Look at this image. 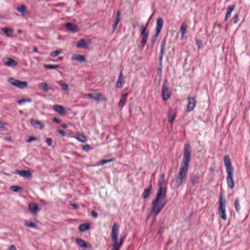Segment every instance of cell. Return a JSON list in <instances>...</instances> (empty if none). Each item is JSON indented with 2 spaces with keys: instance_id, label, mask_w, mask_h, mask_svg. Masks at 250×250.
I'll use <instances>...</instances> for the list:
<instances>
[{
  "instance_id": "cell-1",
  "label": "cell",
  "mask_w": 250,
  "mask_h": 250,
  "mask_svg": "<svg viewBox=\"0 0 250 250\" xmlns=\"http://www.w3.org/2000/svg\"><path fill=\"white\" fill-rule=\"evenodd\" d=\"M165 182V174L162 173L159 180V190L156 197L152 202L150 214L157 216L163 209L166 203L167 189L163 185Z\"/></svg>"
},
{
  "instance_id": "cell-2",
  "label": "cell",
  "mask_w": 250,
  "mask_h": 250,
  "mask_svg": "<svg viewBox=\"0 0 250 250\" xmlns=\"http://www.w3.org/2000/svg\"><path fill=\"white\" fill-rule=\"evenodd\" d=\"M192 148L189 143H186L184 147L183 158L175 179V187H180L183 184L188 172L192 156Z\"/></svg>"
},
{
  "instance_id": "cell-3",
  "label": "cell",
  "mask_w": 250,
  "mask_h": 250,
  "mask_svg": "<svg viewBox=\"0 0 250 250\" xmlns=\"http://www.w3.org/2000/svg\"><path fill=\"white\" fill-rule=\"evenodd\" d=\"M224 162L227 172V182L228 187L233 189L235 186V182L233 179V167L229 155H225L224 157Z\"/></svg>"
},
{
  "instance_id": "cell-4",
  "label": "cell",
  "mask_w": 250,
  "mask_h": 250,
  "mask_svg": "<svg viewBox=\"0 0 250 250\" xmlns=\"http://www.w3.org/2000/svg\"><path fill=\"white\" fill-rule=\"evenodd\" d=\"M218 210L220 217L223 220H226L227 219L226 199L223 191H221L219 196Z\"/></svg>"
},
{
  "instance_id": "cell-5",
  "label": "cell",
  "mask_w": 250,
  "mask_h": 250,
  "mask_svg": "<svg viewBox=\"0 0 250 250\" xmlns=\"http://www.w3.org/2000/svg\"><path fill=\"white\" fill-rule=\"evenodd\" d=\"M166 39L164 38L161 44V48H160V54L159 56V66L157 70V74L158 75L161 77L162 76V62H163V58L165 52V49H166Z\"/></svg>"
},
{
  "instance_id": "cell-6",
  "label": "cell",
  "mask_w": 250,
  "mask_h": 250,
  "mask_svg": "<svg viewBox=\"0 0 250 250\" xmlns=\"http://www.w3.org/2000/svg\"><path fill=\"white\" fill-rule=\"evenodd\" d=\"M119 232V227L118 224H114L112 230V238L114 241V244L111 250H119L120 244L118 242V234Z\"/></svg>"
},
{
  "instance_id": "cell-7",
  "label": "cell",
  "mask_w": 250,
  "mask_h": 250,
  "mask_svg": "<svg viewBox=\"0 0 250 250\" xmlns=\"http://www.w3.org/2000/svg\"><path fill=\"white\" fill-rule=\"evenodd\" d=\"M163 25H164V21H163V19L161 17L158 18V19H157L156 27H155V31H154L155 33H154V36L152 39V41H151L152 45H153L155 43L157 37L159 35V34L160 33V32L162 29Z\"/></svg>"
},
{
  "instance_id": "cell-8",
  "label": "cell",
  "mask_w": 250,
  "mask_h": 250,
  "mask_svg": "<svg viewBox=\"0 0 250 250\" xmlns=\"http://www.w3.org/2000/svg\"><path fill=\"white\" fill-rule=\"evenodd\" d=\"M7 81L12 85L20 89H24L28 87V83L26 81H21L12 77L9 78Z\"/></svg>"
},
{
  "instance_id": "cell-9",
  "label": "cell",
  "mask_w": 250,
  "mask_h": 250,
  "mask_svg": "<svg viewBox=\"0 0 250 250\" xmlns=\"http://www.w3.org/2000/svg\"><path fill=\"white\" fill-rule=\"evenodd\" d=\"M2 62L4 65L9 67H16L18 65V63L17 61L9 57H4L2 60Z\"/></svg>"
},
{
  "instance_id": "cell-10",
  "label": "cell",
  "mask_w": 250,
  "mask_h": 250,
  "mask_svg": "<svg viewBox=\"0 0 250 250\" xmlns=\"http://www.w3.org/2000/svg\"><path fill=\"white\" fill-rule=\"evenodd\" d=\"M188 105L186 109V112L189 113L195 109L196 104V99L194 97H189L188 98Z\"/></svg>"
},
{
  "instance_id": "cell-11",
  "label": "cell",
  "mask_w": 250,
  "mask_h": 250,
  "mask_svg": "<svg viewBox=\"0 0 250 250\" xmlns=\"http://www.w3.org/2000/svg\"><path fill=\"white\" fill-rule=\"evenodd\" d=\"M88 96L90 98L94 99V100H96L97 101H101L105 100V96L100 92H95L91 93L88 94Z\"/></svg>"
},
{
  "instance_id": "cell-12",
  "label": "cell",
  "mask_w": 250,
  "mask_h": 250,
  "mask_svg": "<svg viewBox=\"0 0 250 250\" xmlns=\"http://www.w3.org/2000/svg\"><path fill=\"white\" fill-rule=\"evenodd\" d=\"M171 92L169 88V87L164 84L162 90V99L164 101H167L170 97Z\"/></svg>"
},
{
  "instance_id": "cell-13",
  "label": "cell",
  "mask_w": 250,
  "mask_h": 250,
  "mask_svg": "<svg viewBox=\"0 0 250 250\" xmlns=\"http://www.w3.org/2000/svg\"><path fill=\"white\" fill-rule=\"evenodd\" d=\"M91 43V40L90 39H82L78 41L77 43L76 46L78 48H86Z\"/></svg>"
},
{
  "instance_id": "cell-14",
  "label": "cell",
  "mask_w": 250,
  "mask_h": 250,
  "mask_svg": "<svg viewBox=\"0 0 250 250\" xmlns=\"http://www.w3.org/2000/svg\"><path fill=\"white\" fill-rule=\"evenodd\" d=\"M15 172L17 174H19V175L23 177H25V178H30L31 176H32V173L30 171V170H19V169H17L16 170Z\"/></svg>"
},
{
  "instance_id": "cell-15",
  "label": "cell",
  "mask_w": 250,
  "mask_h": 250,
  "mask_svg": "<svg viewBox=\"0 0 250 250\" xmlns=\"http://www.w3.org/2000/svg\"><path fill=\"white\" fill-rule=\"evenodd\" d=\"M125 81H124V75L123 73V69L120 71L119 77L116 83V87L119 88H121L123 87V86L124 85Z\"/></svg>"
},
{
  "instance_id": "cell-16",
  "label": "cell",
  "mask_w": 250,
  "mask_h": 250,
  "mask_svg": "<svg viewBox=\"0 0 250 250\" xmlns=\"http://www.w3.org/2000/svg\"><path fill=\"white\" fill-rule=\"evenodd\" d=\"M65 26L67 30L70 32H77L79 30V28L77 25L70 22L67 23L65 25Z\"/></svg>"
},
{
  "instance_id": "cell-17",
  "label": "cell",
  "mask_w": 250,
  "mask_h": 250,
  "mask_svg": "<svg viewBox=\"0 0 250 250\" xmlns=\"http://www.w3.org/2000/svg\"><path fill=\"white\" fill-rule=\"evenodd\" d=\"M53 109L59 114L63 115L67 113V110L65 107L60 105H55L53 106Z\"/></svg>"
},
{
  "instance_id": "cell-18",
  "label": "cell",
  "mask_w": 250,
  "mask_h": 250,
  "mask_svg": "<svg viewBox=\"0 0 250 250\" xmlns=\"http://www.w3.org/2000/svg\"><path fill=\"white\" fill-rule=\"evenodd\" d=\"M16 10L18 12L20 13L23 15L27 14L28 12V9L27 6L24 4H19L16 7Z\"/></svg>"
},
{
  "instance_id": "cell-19",
  "label": "cell",
  "mask_w": 250,
  "mask_h": 250,
  "mask_svg": "<svg viewBox=\"0 0 250 250\" xmlns=\"http://www.w3.org/2000/svg\"><path fill=\"white\" fill-rule=\"evenodd\" d=\"M29 209L32 213L36 214L39 211L40 208L36 203L32 202L29 205Z\"/></svg>"
},
{
  "instance_id": "cell-20",
  "label": "cell",
  "mask_w": 250,
  "mask_h": 250,
  "mask_svg": "<svg viewBox=\"0 0 250 250\" xmlns=\"http://www.w3.org/2000/svg\"><path fill=\"white\" fill-rule=\"evenodd\" d=\"M71 59L72 60L78 62H84L86 61V59L84 56L79 54H73L71 57Z\"/></svg>"
},
{
  "instance_id": "cell-21",
  "label": "cell",
  "mask_w": 250,
  "mask_h": 250,
  "mask_svg": "<svg viewBox=\"0 0 250 250\" xmlns=\"http://www.w3.org/2000/svg\"><path fill=\"white\" fill-rule=\"evenodd\" d=\"M175 116H176L175 112L173 111L172 109H170L168 111V113H167V118H168V120L169 123H170V124H172L175 120Z\"/></svg>"
},
{
  "instance_id": "cell-22",
  "label": "cell",
  "mask_w": 250,
  "mask_h": 250,
  "mask_svg": "<svg viewBox=\"0 0 250 250\" xmlns=\"http://www.w3.org/2000/svg\"><path fill=\"white\" fill-rule=\"evenodd\" d=\"M235 5L236 4H233L232 5H231L228 8L227 11V13H226V14L225 15V21H227L229 20V19L231 17V15L233 13V10L234 9V8L235 7Z\"/></svg>"
},
{
  "instance_id": "cell-23",
  "label": "cell",
  "mask_w": 250,
  "mask_h": 250,
  "mask_svg": "<svg viewBox=\"0 0 250 250\" xmlns=\"http://www.w3.org/2000/svg\"><path fill=\"white\" fill-rule=\"evenodd\" d=\"M1 31L7 36H11L14 33V29L11 27H4L1 28Z\"/></svg>"
},
{
  "instance_id": "cell-24",
  "label": "cell",
  "mask_w": 250,
  "mask_h": 250,
  "mask_svg": "<svg viewBox=\"0 0 250 250\" xmlns=\"http://www.w3.org/2000/svg\"><path fill=\"white\" fill-rule=\"evenodd\" d=\"M120 17H121V12L120 11V10H119L117 13V14H116V18L115 19V20L114 21V23H113V24L112 25V29H113V31H114L116 28H117V26H118V24L120 22Z\"/></svg>"
},
{
  "instance_id": "cell-25",
  "label": "cell",
  "mask_w": 250,
  "mask_h": 250,
  "mask_svg": "<svg viewBox=\"0 0 250 250\" xmlns=\"http://www.w3.org/2000/svg\"><path fill=\"white\" fill-rule=\"evenodd\" d=\"M75 138L77 140H78L79 141L83 142V143H84V142H86L87 140V138L82 133H76L75 136Z\"/></svg>"
},
{
  "instance_id": "cell-26",
  "label": "cell",
  "mask_w": 250,
  "mask_h": 250,
  "mask_svg": "<svg viewBox=\"0 0 250 250\" xmlns=\"http://www.w3.org/2000/svg\"><path fill=\"white\" fill-rule=\"evenodd\" d=\"M30 123L33 126H34L36 128H40V129H42L43 128V125L42 124V123L38 120H34V119H31Z\"/></svg>"
},
{
  "instance_id": "cell-27",
  "label": "cell",
  "mask_w": 250,
  "mask_h": 250,
  "mask_svg": "<svg viewBox=\"0 0 250 250\" xmlns=\"http://www.w3.org/2000/svg\"><path fill=\"white\" fill-rule=\"evenodd\" d=\"M76 241L78 244L82 248H88L89 247L88 244H87L83 240L80 238H77L76 239Z\"/></svg>"
},
{
  "instance_id": "cell-28",
  "label": "cell",
  "mask_w": 250,
  "mask_h": 250,
  "mask_svg": "<svg viewBox=\"0 0 250 250\" xmlns=\"http://www.w3.org/2000/svg\"><path fill=\"white\" fill-rule=\"evenodd\" d=\"M128 93H124L121 99H120V100L118 103V106L119 107H122L124 106V105H125V102H126V99H127V97L128 96Z\"/></svg>"
},
{
  "instance_id": "cell-29",
  "label": "cell",
  "mask_w": 250,
  "mask_h": 250,
  "mask_svg": "<svg viewBox=\"0 0 250 250\" xmlns=\"http://www.w3.org/2000/svg\"><path fill=\"white\" fill-rule=\"evenodd\" d=\"M151 189H152V186L151 185H150L149 187H148L147 189H146L145 190H144V193H143V197L144 199H147L150 195V193H151Z\"/></svg>"
},
{
  "instance_id": "cell-30",
  "label": "cell",
  "mask_w": 250,
  "mask_h": 250,
  "mask_svg": "<svg viewBox=\"0 0 250 250\" xmlns=\"http://www.w3.org/2000/svg\"><path fill=\"white\" fill-rule=\"evenodd\" d=\"M187 25L186 23H183L180 27V32L181 34V38H183L185 36V32H186V29H187Z\"/></svg>"
},
{
  "instance_id": "cell-31",
  "label": "cell",
  "mask_w": 250,
  "mask_h": 250,
  "mask_svg": "<svg viewBox=\"0 0 250 250\" xmlns=\"http://www.w3.org/2000/svg\"><path fill=\"white\" fill-rule=\"evenodd\" d=\"M148 36H149V31H147L145 32V33L143 35L141 43V46L142 47H143L145 46V45L146 44V43L147 41L148 38Z\"/></svg>"
},
{
  "instance_id": "cell-32",
  "label": "cell",
  "mask_w": 250,
  "mask_h": 250,
  "mask_svg": "<svg viewBox=\"0 0 250 250\" xmlns=\"http://www.w3.org/2000/svg\"><path fill=\"white\" fill-rule=\"evenodd\" d=\"M90 228L89 224L88 223H85L81 224L79 226V230L81 232H84L88 230Z\"/></svg>"
},
{
  "instance_id": "cell-33",
  "label": "cell",
  "mask_w": 250,
  "mask_h": 250,
  "mask_svg": "<svg viewBox=\"0 0 250 250\" xmlns=\"http://www.w3.org/2000/svg\"><path fill=\"white\" fill-rule=\"evenodd\" d=\"M62 52H63V51L62 50H56L52 51L50 53V55L53 58H55V57H58L60 54H61L62 53Z\"/></svg>"
},
{
  "instance_id": "cell-34",
  "label": "cell",
  "mask_w": 250,
  "mask_h": 250,
  "mask_svg": "<svg viewBox=\"0 0 250 250\" xmlns=\"http://www.w3.org/2000/svg\"><path fill=\"white\" fill-rule=\"evenodd\" d=\"M31 101V100L30 98H23V99H21L19 100L18 101V104L19 105H23V104H24L25 103H28V102H30Z\"/></svg>"
},
{
  "instance_id": "cell-35",
  "label": "cell",
  "mask_w": 250,
  "mask_h": 250,
  "mask_svg": "<svg viewBox=\"0 0 250 250\" xmlns=\"http://www.w3.org/2000/svg\"><path fill=\"white\" fill-rule=\"evenodd\" d=\"M41 87L43 90H44L45 91H49L50 88V86L48 85V84L46 83H42L41 85Z\"/></svg>"
},
{
  "instance_id": "cell-36",
  "label": "cell",
  "mask_w": 250,
  "mask_h": 250,
  "mask_svg": "<svg viewBox=\"0 0 250 250\" xmlns=\"http://www.w3.org/2000/svg\"><path fill=\"white\" fill-rule=\"evenodd\" d=\"M44 66H45V67H46V68L50 69H56V68H59L60 67V66L59 65H51V64H50V65H45Z\"/></svg>"
},
{
  "instance_id": "cell-37",
  "label": "cell",
  "mask_w": 250,
  "mask_h": 250,
  "mask_svg": "<svg viewBox=\"0 0 250 250\" xmlns=\"http://www.w3.org/2000/svg\"><path fill=\"white\" fill-rule=\"evenodd\" d=\"M114 158L109 159H103V160H101L100 161H99L98 162V163H99V165H104V164H107L108 163L114 161Z\"/></svg>"
},
{
  "instance_id": "cell-38",
  "label": "cell",
  "mask_w": 250,
  "mask_h": 250,
  "mask_svg": "<svg viewBox=\"0 0 250 250\" xmlns=\"http://www.w3.org/2000/svg\"><path fill=\"white\" fill-rule=\"evenodd\" d=\"M234 207H235V210L237 211H239L240 210V202H239V199H237L235 200L234 201Z\"/></svg>"
},
{
  "instance_id": "cell-39",
  "label": "cell",
  "mask_w": 250,
  "mask_h": 250,
  "mask_svg": "<svg viewBox=\"0 0 250 250\" xmlns=\"http://www.w3.org/2000/svg\"><path fill=\"white\" fill-rule=\"evenodd\" d=\"M10 189L12 191L15 192H18L23 190V189L21 187L17 186H13L10 188Z\"/></svg>"
},
{
  "instance_id": "cell-40",
  "label": "cell",
  "mask_w": 250,
  "mask_h": 250,
  "mask_svg": "<svg viewBox=\"0 0 250 250\" xmlns=\"http://www.w3.org/2000/svg\"><path fill=\"white\" fill-rule=\"evenodd\" d=\"M58 83L61 85V86L63 88V89L65 90H67L68 89V85L65 82H63L62 81L59 82Z\"/></svg>"
},
{
  "instance_id": "cell-41",
  "label": "cell",
  "mask_w": 250,
  "mask_h": 250,
  "mask_svg": "<svg viewBox=\"0 0 250 250\" xmlns=\"http://www.w3.org/2000/svg\"><path fill=\"white\" fill-rule=\"evenodd\" d=\"M196 44L197 46L198 47V49H200L203 46L202 42L200 39H196Z\"/></svg>"
},
{
  "instance_id": "cell-42",
  "label": "cell",
  "mask_w": 250,
  "mask_h": 250,
  "mask_svg": "<svg viewBox=\"0 0 250 250\" xmlns=\"http://www.w3.org/2000/svg\"><path fill=\"white\" fill-rule=\"evenodd\" d=\"M26 224L27 225V226H28L29 227H30V228H36V225L32 222L31 221H28L27 222H26Z\"/></svg>"
},
{
  "instance_id": "cell-43",
  "label": "cell",
  "mask_w": 250,
  "mask_h": 250,
  "mask_svg": "<svg viewBox=\"0 0 250 250\" xmlns=\"http://www.w3.org/2000/svg\"><path fill=\"white\" fill-rule=\"evenodd\" d=\"M91 149V148L90 146L88 145V144H86V145H84L83 147V149L84 150H85V151H88Z\"/></svg>"
},
{
  "instance_id": "cell-44",
  "label": "cell",
  "mask_w": 250,
  "mask_h": 250,
  "mask_svg": "<svg viewBox=\"0 0 250 250\" xmlns=\"http://www.w3.org/2000/svg\"><path fill=\"white\" fill-rule=\"evenodd\" d=\"M46 141L47 143L48 144V145L49 146H51V145L52 144L53 140H52V138H47Z\"/></svg>"
},
{
  "instance_id": "cell-45",
  "label": "cell",
  "mask_w": 250,
  "mask_h": 250,
  "mask_svg": "<svg viewBox=\"0 0 250 250\" xmlns=\"http://www.w3.org/2000/svg\"><path fill=\"white\" fill-rule=\"evenodd\" d=\"M37 138L35 137H34V136H30L28 138V139L27 140V142H31L33 141H35L36 140H37Z\"/></svg>"
},
{
  "instance_id": "cell-46",
  "label": "cell",
  "mask_w": 250,
  "mask_h": 250,
  "mask_svg": "<svg viewBox=\"0 0 250 250\" xmlns=\"http://www.w3.org/2000/svg\"><path fill=\"white\" fill-rule=\"evenodd\" d=\"M57 132L59 134H60V135H62V136H65V134H66V133L64 131H63V130H57Z\"/></svg>"
},
{
  "instance_id": "cell-47",
  "label": "cell",
  "mask_w": 250,
  "mask_h": 250,
  "mask_svg": "<svg viewBox=\"0 0 250 250\" xmlns=\"http://www.w3.org/2000/svg\"><path fill=\"white\" fill-rule=\"evenodd\" d=\"M53 121L54 122L56 123H61L62 122V120L60 119H59V118H58L57 117H55L53 119Z\"/></svg>"
},
{
  "instance_id": "cell-48",
  "label": "cell",
  "mask_w": 250,
  "mask_h": 250,
  "mask_svg": "<svg viewBox=\"0 0 250 250\" xmlns=\"http://www.w3.org/2000/svg\"><path fill=\"white\" fill-rule=\"evenodd\" d=\"M91 215H92V217H97V216H98V214H97V212L96 211H93L92 212Z\"/></svg>"
},
{
  "instance_id": "cell-49",
  "label": "cell",
  "mask_w": 250,
  "mask_h": 250,
  "mask_svg": "<svg viewBox=\"0 0 250 250\" xmlns=\"http://www.w3.org/2000/svg\"><path fill=\"white\" fill-rule=\"evenodd\" d=\"M238 20H239V17H238V16L237 15H236V16H235V17H234V23L235 24H236V23L238 22Z\"/></svg>"
},
{
  "instance_id": "cell-50",
  "label": "cell",
  "mask_w": 250,
  "mask_h": 250,
  "mask_svg": "<svg viewBox=\"0 0 250 250\" xmlns=\"http://www.w3.org/2000/svg\"><path fill=\"white\" fill-rule=\"evenodd\" d=\"M5 128V125L3 123L0 122V130H2Z\"/></svg>"
},
{
  "instance_id": "cell-51",
  "label": "cell",
  "mask_w": 250,
  "mask_h": 250,
  "mask_svg": "<svg viewBox=\"0 0 250 250\" xmlns=\"http://www.w3.org/2000/svg\"><path fill=\"white\" fill-rule=\"evenodd\" d=\"M8 250H16V247H15V246L14 245H11L9 247V248H8Z\"/></svg>"
},
{
  "instance_id": "cell-52",
  "label": "cell",
  "mask_w": 250,
  "mask_h": 250,
  "mask_svg": "<svg viewBox=\"0 0 250 250\" xmlns=\"http://www.w3.org/2000/svg\"><path fill=\"white\" fill-rule=\"evenodd\" d=\"M70 205L72 206L74 208H77V205L75 203H70Z\"/></svg>"
},
{
  "instance_id": "cell-53",
  "label": "cell",
  "mask_w": 250,
  "mask_h": 250,
  "mask_svg": "<svg viewBox=\"0 0 250 250\" xmlns=\"http://www.w3.org/2000/svg\"><path fill=\"white\" fill-rule=\"evenodd\" d=\"M33 51L34 52H38V49H37V48L34 47V48H33Z\"/></svg>"
},
{
  "instance_id": "cell-54",
  "label": "cell",
  "mask_w": 250,
  "mask_h": 250,
  "mask_svg": "<svg viewBox=\"0 0 250 250\" xmlns=\"http://www.w3.org/2000/svg\"><path fill=\"white\" fill-rule=\"evenodd\" d=\"M62 127L63 128H65V129H66V128H67V125H66V124H63V125H62Z\"/></svg>"
}]
</instances>
